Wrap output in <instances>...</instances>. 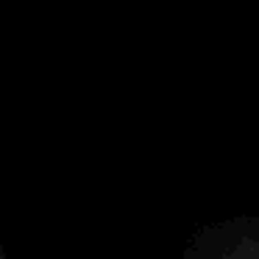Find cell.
I'll list each match as a JSON object with an SVG mask.
<instances>
[{"mask_svg":"<svg viewBox=\"0 0 259 259\" xmlns=\"http://www.w3.org/2000/svg\"><path fill=\"white\" fill-rule=\"evenodd\" d=\"M179 259H259V214L198 229Z\"/></svg>","mask_w":259,"mask_h":259,"instance_id":"6da1fadb","label":"cell"},{"mask_svg":"<svg viewBox=\"0 0 259 259\" xmlns=\"http://www.w3.org/2000/svg\"><path fill=\"white\" fill-rule=\"evenodd\" d=\"M0 259H3V253H0Z\"/></svg>","mask_w":259,"mask_h":259,"instance_id":"7a4b0ae2","label":"cell"}]
</instances>
